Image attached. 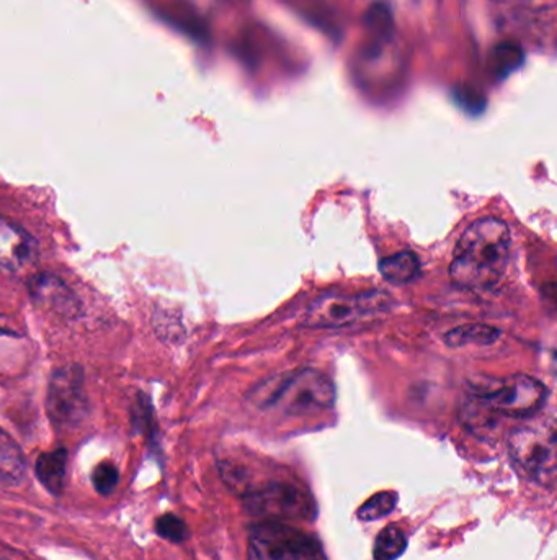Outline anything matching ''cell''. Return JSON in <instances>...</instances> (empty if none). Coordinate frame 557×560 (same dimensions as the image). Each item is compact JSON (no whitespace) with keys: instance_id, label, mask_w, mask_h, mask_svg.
Masks as SVG:
<instances>
[{"instance_id":"14","label":"cell","mask_w":557,"mask_h":560,"mask_svg":"<svg viewBox=\"0 0 557 560\" xmlns=\"http://www.w3.org/2000/svg\"><path fill=\"white\" fill-rule=\"evenodd\" d=\"M379 271L386 281L392 284H408L421 272V261L414 252H398L379 262Z\"/></svg>"},{"instance_id":"13","label":"cell","mask_w":557,"mask_h":560,"mask_svg":"<svg viewBox=\"0 0 557 560\" xmlns=\"http://www.w3.org/2000/svg\"><path fill=\"white\" fill-rule=\"evenodd\" d=\"M26 462L20 445L0 431V481L16 484L25 475Z\"/></svg>"},{"instance_id":"12","label":"cell","mask_w":557,"mask_h":560,"mask_svg":"<svg viewBox=\"0 0 557 560\" xmlns=\"http://www.w3.org/2000/svg\"><path fill=\"white\" fill-rule=\"evenodd\" d=\"M502 333L489 324H461L445 334L444 341L450 347L491 346L500 339Z\"/></svg>"},{"instance_id":"16","label":"cell","mask_w":557,"mask_h":560,"mask_svg":"<svg viewBox=\"0 0 557 560\" xmlns=\"http://www.w3.org/2000/svg\"><path fill=\"white\" fill-rule=\"evenodd\" d=\"M523 61H525V56H523L522 49L512 43H502L494 48L493 69L500 78H506L510 72L522 68Z\"/></svg>"},{"instance_id":"15","label":"cell","mask_w":557,"mask_h":560,"mask_svg":"<svg viewBox=\"0 0 557 560\" xmlns=\"http://www.w3.org/2000/svg\"><path fill=\"white\" fill-rule=\"evenodd\" d=\"M408 547V537L398 526H388L376 537L373 556L376 560H395Z\"/></svg>"},{"instance_id":"18","label":"cell","mask_w":557,"mask_h":560,"mask_svg":"<svg viewBox=\"0 0 557 560\" xmlns=\"http://www.w3.org/2000/svg\"><path fill=\"white\" fill-rule=\"evenodd\" d=\"M156 529L160 537L170 540V543H182L189 536L186 524L175 514H164V516H160L157 520Z\"/></svg>"},{"instance_id":"2","label":"cell","mask_w":557,"mask_h":560,"mask_svg":"<svg viewBox=\"0 0 557 560\" xmlns=\"http://www.w3.org/2000/svg\"><path fill=\"white\" fill-rule=\"evenodd\" d=\"M249 398L265 412L277 409L287 415H310L334 405L336 386L326 373L304 367L268 377L254 386Z\"/></svg>"},{"instance_id":"17","label":"cell","mask_w":557,"mask_h":560,"mask_svg":"<svg viewBox=\"0 0 557 560\" xmlns=\"http://www.w3.org/2000/svg\"><path fill=\"white\" fill-rule=\"evenodd\" d=\"M396 503H398V495L395 491H379L360 507L359 517L362 521L379 520L391 513Z\"/></svg>"},{"instance_id":"9","label":"cell","mask_w":557,"mask_h":560,"mask_svg":"<svg viewBox=\"0 0 557 560\" xmlns=\"http://www.w3.org/2000/svg\"><path fill=\"white\" fill-rule=\"evenodd\" d=\"M28 290L33 301L51 313L74 318L81 311V300L61 278L55 275H35L29 281Z\"/></svg>"},{"instance_id":"10","label":"cell","mask_w":557,"mask_h":560,"mask_svg":"<svg viewBox=\"0 0 557 560\" xmlns=\"http://www.w3.org/2000/svg\"><path fill=\"white\" fill-rule=\"evenodd\" d=\"M38 254V245L28 231L0 218V267L7 271H22Z\"/></svg>"},{"instance_id":"5","label":"cell","mask_w":557,"mask_h":560,"mask_svg":"<svg viewBox=\"0 0 557 560\" xmlns=\"http://www.w3.org/2000/svg\"><path fill=\"white\" fill-rule=\"evenodd\" d=\"M391 307L385 291L360 294H323L307 307L303 324L314 330H340L373 320Z\"/></svg>"},{"instance_id":"20","label":"cell","mask_w":557,"mask_h":560,"mask_svg":"<svg viewBox=\"0 0 557 560\" xmlns=\"http://www.w3.org/2000/svg\"><path fill=\"white\" fill-rule=\"evenodd\" d=\"M366 26L376 35H389L392 29V16L385 3H375L365 16Z\"/></svg>"},{"instance_id":"21","label":"cell","mask_w":557,"mask_h":560,"mask_svg":"<svg viewBox=\"0 0 557 560\" xmlns=\"http://www.w3.org/2000/svg\"><path fill=\"white\" fill-rule=\"evenodd\" d=\"M3 560H19V556H16V553H12V556H10V559H5V557H3Z\"/></svg>"},{"instance_id":"11","label":"cell","mask_w":557,"mask_h":560,"mask_svg":"<svg viewBox=\"0 0 557 560\" xmlns=\"http://www.w3.org/2000/svg\"><path fill=\"white\" fill-rule=\"evenodd\" d=\"M65 468H68V452L64 449L45 452L39 455L35 465L36 477L51 493H61L65 481Z\"/></svg>"},{"instance_id":"7","label":"cell","mask_w":557,"mask_h":560,"mask_svg":"<svg viewBox=\"0 0 557 560\" xmlns=\"http://www.w3.org/2000/svg\"><path fill=\"white\" fill-rule=\"evenodd\" d=\"M84 372L77 366H64L52 373L49 382L48 415L59 428L81 425L88 413Z\"/></svg>"},{"instance_id":"8","label":"cell","mask_w":557,"mask_h":560,"mask_svg":"<svg viewBox=\"0 0 557 560\" xmlns=\"http://www.w3.org/2000/svg\"><path fill=\"white\" fill-rule=\"evenodd\" d=\"M249 508L258 516L267 517V521L307 517L310 511H313L306 495L298 488L281 484L270 485L255 493L249 501Z\"/></svg>"},{"instance_id":"19","label":"cell","mask_w":557,"mask_h":560,"mask_svg":"<svg viewBox=\"0 0 557 560\" xmlns=\"http://www.w3.org/2000/svg\"><path fill=\"white\" fill-rule=\"evenodd\" d=\"M118 480H120V474L111 462H101L92 474L95 490L100 495H110L117 488Z\"/></svg>"},{"instance_id":"1","label":"cell","mask_w":557,"mask_h":560,"mask_svg":"<svg viewBox=\"0 0 557 560\" xmlns=\"http://www.w3.org/2000/svg\"><path fill=\"white\" fill-rule=\"evenodd\" d=\"M510 249L512 236L502 219H476L458 239L450 264L451 282L464 290H491L506 274Z\"/></svg>"},{"instance_id":"4","label":"cell","mask_w":557,"mask_h":560,"mask_svg":"<svg viewBox=\"0 0 557 560\" xmlns=\"http://www.w3.org/2000/svg\"><path fill=\"white\" fill-rule=\"evenodd\" d=\"M509 454L517 472L543 487H555L557 477V439L553 421H538L513 429Z\"/></svg>"},{"instance_id":"3","label":"cell","mask_w":557,"mask_h":560,"mask_svg":"<svg viewBox=\"0 0 557 560\" xmlns=\"http://www.w3.org/2000/svg\"><path fill=\"white\" fill-rule=\"evenodd\" d=\"M548 390L535 377L513 373L509 377H493L471 383L470 398L480 408L509 418H529L546 402Z\"/></svg>"},{"instance_id":"6","label":"cell","mask_w":557,"mask_h":560,"mask_svg":"<svg viewBox=\"0 0 557 560\" xmlns=\"http://www.w3.org/2000/svg\"><path fill=\"white\" fill-rule=\"evenodd\" d=\"M249 560H324L319 540L281 521L252 527Z\"/></svg>"}]
</instances>
